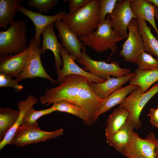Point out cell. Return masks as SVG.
Returning a JSON list of instances; mask_svg holds the SVG:
<instances>
[{
  "instance_id": "f1b7e54d",
  "label": "cell",
  "mask_w": 158,
  "mask_h": 158,
  "mask_svg": "<svg viewBox=\"0 0 158 158\" xmlns=\"http://www.w3.org/2000/svg\"><path fill=\"white\" fill-rule=\"evenodd\" d=\"M139 70L143 71L158 69V60L145 51L139 55L137 63Z\"/></svg>"
},
{
  "instance_id": "277c9868",
  "label": "cell",
  "mask_w": 158,
  "mask_h": 158,
  "mask_svg": "<svg viewBox=\"0 0 158 158\" xmlns=\"http://www.w3.org/2000/svg\"><path fill=\"white\" fill-rule=\"evenodd\" d=\"M27 28L23 19L16 20L8 29L0 31V57L15 54L26 49Z\"/></svg>"
},
{
  "instance_id": "ba28073f",
  "label": "cell",
  "mask_w": 158,
  "mask_h": 158,
  "mask_svg": "<svg viewBox=\"0 0 158 158\" xmlns=\"http://www.w3.org/2000/svg\"><path fill=\"white\" fill-rule=\"evenodd\" d=\"M157 140L152 132L145 138H140L137 133L134 132L121 154L128 158H155Z\"/></svg>"
},
{
  "instance_id": "5bb4252c",
  "label": "cell",
  "mask_w": 158,
  "mask_h": 158,
  "mask_svg": "<svg viewBox=\"0 0 158 158\" xmlns=\"http://www.w3.org/2000/svg\"><path fill=\"white\" fill-rule=\"evenodd\" d=\"M54 23L59 32L58 36L61 40L62 46L76 60L80 59L82 51L86 48L78 36L62 20L56 21Z\"/></svg>"
},
{
  "instance_id": "8992f818",
  "label": "cell",
  "mask_w": 158,
  "mask_h": 158,
  "mask_svg": "<svg viewBox=\"0 0 158 158\" xmlns=\"http://www.w3.org/2000/svg\"><path fill=\"white\" fill-rule=\"evenodd\" d=\"M78 63L84 66L83 69L95 76L107 80L112 76L117 78L129 74L131 69L121 68L119 63L113 61L108 63L102 61H99L91 59L86 53L85 49L81 52L80 59H76Z\"/></svg>"
},
{
  "instance_id": "52a82bcc",
  "label": "cell",
  "mask_w": 158,
  "mask_h": 158,
  "mask_svg": "<svg viewBox=\"0 0 158 158\" xmlns=\"http://www.w3.org/2000/svg\"><path fill=\"white\" fill-rule=\"evenodd\" d=\"M62 129L47 132L41 130L37 126L21 125L16 130L11 142L18 147L35 144L55 138L63 135Z\"/></svg>"
},
{
  "instance_id": "4316f807",
  "label": "cell",
  "mask_w": 158,
  "mask_h": 158,
  "mask_svg": "<svg viewBox=\"0 0 158 158\" xmlns=\"http://www.w3.org/2000/svg\"><path fill=\"white\" fill-rule=\"evenodd\" d=\"M53 104L52 106L56 111L68 113L78 116L88 125V119L86 111L80 106L73 102L61 100Z\"/></svg>"
},
{
  "instance_id": "ac0fdd59",
  "label": "cell",
  "mask_w": 158,
  "mask_h": 158,
  "mask_svg": "<svg viewBox=\"0 0 158 158\" xmlns=\"http://www.w3.org/2000/svg\"><path fill=\"white\" fill-rule=\"evenodd\" d=\"M134 126L128 118L124 124L109 138L106 142L121 154L133 136Z\"/></svg>"
},
{
  "instance_id": "7402d4cb",
  "label": "cell",
  "mask_w": 158,
  "mask_h": 158,
  "mask_svg": "<svg viewBox=\"0 0 158 158\" xmlns=\"http://www.w3.org/2000/svg\"><path fill=\"white\" fill-rule=\"evenodd\" d=\"M138 31L143 42L144 50L152 55L155 56L158 60V40L151 31L145 20L137 19Z\"/></svg>"
},
{
  "instance_id": "e0dca14e",
  "label": "cell",
  "mask_w": 158,
  "mask_h": 158,
  "mask_svg": "<svg viewBox=\"0 0 158 158\" xmlns=\"http://www.w3.org/2000/svg\"><path fill=\"white\" fill-rule=\"evenodd\" d=\"M54 22L47 26L42 31V44L41 48L42 54H44L46 50L49 49L53 53L55 59V65L58 74L61 70V66L63 64L59 53L61 44L57 38L54 30Z\"/></svg>"
},
{
  "instance_id": "7c38bea8",
  "label": "cell",
  "mask_w": 158,
  "mask_h": 158,
  "mask_svg": "<svg viewBox=\"0 0 158 158\" xmlns=\"http://www.w3.org/2000/svg\"><path fill=\"white\" fill-rule=\"evenodd\" d=\"M59 53L63 63L62 68L58 74L57 82L60 84L64 78L70 75H79L86 77L88 81L96 83H101L106 80L95 76L79 66L75 62L76 59L73 55L69 54L65 49L61 45Z\"/></svg>"
},
{
  "instance_id": "8fae6325",
  "label": "cell",
  "mask_w": 158,
  "mask_h": 158,
  "mask_svg": "<svg viewBox=\"0 0 158 158\" xmlns=\"http://www.w3.org/2000/svg\"><path fill=\"white\" fill-rule=\"evenodd\" d=\"M128 29V37L122 45V49L119 54L126 61L137 63L139 55L144 50L143 41L138 31L136 19H133L131 20Z\"/></svg>"
},
{
  "instance_id": "8d00e7d4",
  "label": "cell",
  "mask_w": 158,
  "mask_h": 158,
  "mask_svg": "<svg viewBox=\"0 0 158 158\" xmlns=\"http://www.w3.org/2000/svg\"><path fill=\"white\" fill-rule=\"evenodd\" d=\"M154 17L157 20L158 22V7L156 6L155 7Z\"/></svg>"
},
{
  "instance_id": "83f0119b",
  "label": "cell",
  "mask_w": 158,
  "mask_h": 158,
  "mask_svg": "<svg viewBox=\"0 0 158 158\" xmlns=\"http://www.w3.org/2000/svg\"><path fill=\"white\" fill-rule=\"evenodd\" d=\"M56 111L54 108L52 106L47 109L36 110L33 106L31 107L25 114L21 125L25 126H37V120L40 117Z\"/></svg>"
},
{
  "instance_id": "603a6c76",
  "label": "cell",
  "mask_w": 158,
  "mask_h": 158,
  "mask_svg": "<svg viewBox=\"0 0 158 158\" xmlns=\"http://www.w3.org/2000/svg\"><path fill=\"white\" fill-rule=\"evenodd\" d=\"M23 0H0V28L7 30L8 25L13 23L18 6Z\"/></svg>"
},
{
  "instance_id": "1f68e13d",
  "label": "cell",
  "mask_w": 158,
  "mask_h": 158,
  "mask_svg": "<svg viewBox=\"0 0 158 158\" xmlns=\"http://www.w3.org/2000/svg\"><path fill=\"white\" fill-rule=\"evenodd\" d=\"M13 77L9 74L0 73V87H11L17 92L20 91L23 88V86L18 84L17 79H13Z\"/></svg>"
},
{
  "instance_id": "4dcf8cb0",
  "label": "cell",
  "mask_w": 158,
  "mask_h": 158,
  "mask_svg": "<svg viewBox=\"0 0 158 158\" xmlns=\"http://www.w3.org/2000/svg\"><path fill=\"white\" fill-rule=\"evenodd\" d=\"M118 1L117 0H100L99 23L105 20L107 15L112 13Z\"/></svg>"
},
{
  "instance_id": "30bf717a",
  "label": "cell",
  "mask_w": 158,
  "mask_h": 158,
  "mask_svg": "<svg viewBox=\"0 0 158 158\" xmlns=\"http://www.w3.org/2000/svg\"><path fill=\"white\" fill-rule=\"evenodd\" d=\"M130 0H118L112 13L109 14L113 30L124 40L128 36L127 30L133 19H137L130 6Z\"/></svg>"
},
{
  "instance_id": "7a4b0ae2",
  "label": "cell",
  "mask_w": 158,
  "mask_h": 158,
  "mask_svg": "<svg viewBox=\"0 0 158 158\" xmlns=\"http://www.w3.org/2000/svg\"><path fill=\"white\" fill-rule=\"evenodd\" d=\"M100 0H92L85 6L71 13H66L62 21L78 36H86L99 24Z\"/></svg>"
},
{
  "instance_id": "d6986e66",
  "label": "cell",
  "mask_w": 158,
  "mask_h": 158,
  "mask_svg": "<svg viewBox=\"0 0 158 158\" xmlns=\"http://www.w3.org/2000/svg\"><path fill=\"white\" fill-rule=\"evenodd\" d=\"M130 4L131 9L137 19L147 21L154 29L158 38V29L154 20L156 6L147 0H130Z\"/></svg>"
},
{
  "instance_id": "44dd1931",
  "label": "cell",
  "mask_w": 158,
  "mask_h": 158,
  "mask_svg": "<svg viewBox=\"0 0 158 158\" xmlns=\"http://www.w3.org/2000/svg\"><path fill=\"white\" fill-rule=\"evenodd\" d=\"M38 103L37 98L32 95H29L25 100H20L17 107L20 112L18 119L13 126L9 130L4 140L0 142V150L6 145H10V142L18 128L21 125L23 116L28 110L31 106Z\"/></svg>"
},
{
  "instance_id": "5b68a950",
  "label": "cell",
  "mask_w": 158,
  "mask_h": 158,
  "mask_svg": "<svg viewBox=\"0 0 158 158\" xmlns=\"http://www.w3.org/2000/svg\"><path fill=\"white\" fill-rule=\"evenodd\" d=\"M158 93V83L145 92H142L138 87L119 104L118 107L124 108L128 111V118L132 122L134 128L138 129L141 127L142 123L140 119L141 113L147 102Z\"/></svg>"
},
{
  "instance_id": "f546056e",
  "label": "cell",
  "mask_w": 158,
  "mask_h": 158,
  "mask_svg": "<svg viewBox=\"0 0 158 158\" xmlns=\"http://www.w3.org/2000/svg\"><path fill=\"white\" fill-rule=\"evenodd\" d=\"M58 2L57 0H29L27 1L26 4L37 9L40 13H47Z\"/></svg>"
},
{
  "instance_id": "6da1fadb",
  "label": "cell",
  "mask_w": 158,
  "mask_h": 158,
  "mask_svg": "<svg viewBox=\"0 0 158 158\" xmlns=\"http://www.w3.org/2000/svg\"><path fill=\"white\" fill-rule=\"evenodd\" d=\"M87 78L73 74L67 76L57 87L47 89L39 98L42 104L64 100L70 102L82 107L86 112L89 122L92 123L98 120L96 113L104 99L99 97L88 84Z\"/></svg>"
},
{
  "instance_id": "836d02e7",
  "label": "cell",
  "mask_w": 158,
  "mask_h": 158,
  "mask_svg": "<svg viewBox=\"0 0 158 158\" xmlns=\"http://www.w3.org/2000/svg\"><path fill=\"white\" fill-rule=\"evenodd\" d=\"M147 116L150 118L151 124L158 128V108H151Z\"/></svg>"
},
{
  "instance_id": "74e56055",
  "label": "cell",
  "mask_w": 158,
  "mask_h": 158,
  "mask_svg": "<svg viewBox=\"0 0 158 158\" xmlns=\"http://www.w3.org/2000/svg\"><path fill=\"white\" fill-rule=\"evenodd\" d=\"M157 107L158 108V106Z\"/></svg>"
},
{
  "instance_id": "d590c367",
  "label": "cell",
  "mask_w": 158,
  "mask_h": 158,
  "mask_svg": "<svg viewBox=\"0 0 158 158\" xmlns=\"http://www.w3.org/2000/svg\"><path fill=\"white\" fill-rule=\"evenodd\" d=\"M147 1L154 5L158 7V0H147Z\"/></svg>"
},
{
  "instance_id": "4fadbf2b",
  "label": "cell",
  "mask_w": 158,
  "mask_h": 158,
  "mask_svg": "<svg viewBox=\"0 0 158 158\" xmlns=\"http://www.w3.org/2000/svg\"><path fill=\"white\" fill-rule=\"evenodd\" d=\"M17 12L26 16L32 21L35 27V33L33 37L38 46H41L40 37L43 30L51 23L58 20H62L66 13L62 11L54 15L47 16L28 9L21 4L17 8Z\"/></svg>"
},
{
  "instance_id": "d4e9b609",
  "label": "cell",
  "mask_w": 158,
  "mask_h": 158,
  "mask_svg": "<svg viewBox=\"0 0 158 158\" xmlns=\"http://www.w3.org/2000/svg\"><path fill=\"white\" fill-rule=\"evenodd\" d=\"M135 75L130 81V84L140 87L142 92H146L154 83L158 80V69L143 71L136 69Z\"/></svg>"
},
{
  "instance_id": "cb8c5ba5",
  "label": "cell",
  "mask_w": 158,
  "mask_h": 158,
  "mask_svg": "<svg viewBox=\"0 0 158 158\" xmlns=\"http://www.w3.org/2000/svg\"><path fill=\"white\" fill-rule=\"evenodd\" d=\"M129 116L128 111L124 108L118 107L111 114L107 121L105 128L107 139L109 138L124 124Z\"/></svg>"
},
{
  "instance_id": "d6a6232c",
  "label": "cell",
  "mask_w": 158,
  "mask_h": 158,
  "mask_svg": "<svg viewBox=\"0 0 158 158\" xmlns=\"http://www.w3.org/2000/svg\"><path fill=\"white\" fill-rule=\"evenodd\" d=\"M92 0H63L68 3L69 13H73L85 6Z\"/></svg>"
},
{
  "instance_id": "9c48e42d",
  "label": "cell",
  "mask_w": 158,
  "mask_h": 158,
  "mask_svg": "<svg viewBox=\"0 0 158 158\" xmlns=\"http://www.w3.org/2000/svg\"><path fill=\"white\" fill-rule=\"evenodd\" d=\"M36 45L32 37L28 47L18 54L0 57V73H8L17 78L23 70Z\"/></svg>"
},
{
  "instance_id": "2e32d148",
  "label": "cell",
  "mask_w": 158,
  "mask_h": 158,
  "mask_svg": "<svg viewBox=\"0 0 158 158\" xmlns=\"http://www.w3.org/2000/svg\"><path fill=\"white\" fill-rule=\"evenodd\" d=\"M134 75V72H131L126 75L111 78L102 83H96L88 81V84L93 91L99 97L105 99L113 92L130 81Z\"/></svg>"
},
{
  "instance_id": "484cf974",
  "label": "cell",
  "mask_w": 158,
  "mask_h": 158,
  "mask_svg": "<svg viewBox=\"0 0 158 158\" xmlns=\"http://www.w3.org/2000/svg\"><path fill=\"white\" fill-rule=\"evenodd\" d=\"M19 115L18 110L8 108L0 109V142L4 140L8 132L14 125Z\"/></svg>"
},
{
  "instance_id": "3957f363",
  "label": "cell",
  "mask_w": 158,
  "mask_h": 158,
  "mask_svg": "<svg viewBox=\"0 0 158 158\" xmlns=\"http://www.w3.org/2000/svg\"><path fill=\"white\" fill-rule=\"evenodd\" d=\"M79 39L84 46L92 48L96 52L101 53L110 49L112 53L118 50L117 42L124 40L113 30L109 14L94 32Z\"/></svg>"
},
{
  "instance_id": "ffe728a7",
  "label": "cell",
  "mask_w": 158,
  "mask_h": 158,
  "mask_svg": "<svg viewBox=\"0 0 158 158\" xmlns=\"http://www.w3.org/2000/svg\"><path fill=\"white\" fill-rule=\"evenodd\" d=\"M138 86L130 84L124 87H121L116 90L107 98L100 105L97 110L96 115L99 116L118 104H120L126 97V96Z\"/></svg>"
},
{
  "instance_id": "9a60e30c",
  "label": "cell",
  "mask_w": 158,
  "mask_h": 158,
  "mask_svg": "<svg viewBox=\"0 0 158 158\" xmlns=\"http://www.w3.org/2000/svg\"><path fill=\"white\" fill-rule=\"evenodd\" d=\"M41 46L36 45L34 51L23 70L16 78L18 82L26 78L40 77L47 79L53 83L58 84L47 73L42 63Z\"/></svg>"
},
{
  "instance_id": "e575fe53",
  "label": "cell",
  "mask_w": 158,
  "mask_h": 158,
  "mask_svg": "<svg viewBox=\"0 0 158 158\" xmlns=\"http://www.w3.org/2000/svg\"><path fill=\"white\" fill-rule=\"evenodd\" d=\"M155 158H158V138L157 140L156 144L155 149Z\"/></svg>"
}]
</instances>
